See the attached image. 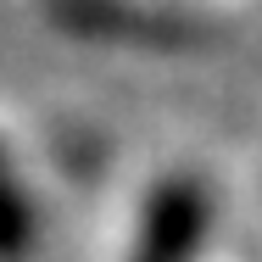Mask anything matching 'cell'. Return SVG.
Instances as JSON below:
<instances>
[{
	"mask_svg": "<svg viewBox=\"0 0 262 262\" xmlns=\"http://www.w3.org/2000/svg\"><path fill=\"white\" fill-rule=\"evenodd\" d=\"M45 23L61 28L67 39L90 45H134V51H184L207 45L212 23L195 6L173 0H39Z\"/></svg>",
	"mask_w": 262,
	"mask_h": 262,
	"instance_id": "6da1fadb",
	"label": "cell"
},
{
	"mask_svg": "<svg viewBox=\"0 0 262 262\" xmlns=\"http://www.w3.org/2000/svg\"><path fill=\"white\" fill-rule=\"evenodd\" d=\"M212 234V190L195 173H167L151 184L128 262H201Z\"/></svg>",
	"mask_w": 262,
	"mask_h": 262,
	"instance_id": "7a4b0ae2",
	"label": "cell"
},
{
	"mask_svg": "<svg viewBox=\"0 0 262 262\" xmlns=\"http://www.w3.org/2000/svg\"><path fill=\"white\" fill-rule=\"evenodd\" d=\"M34 251H39V207L0 145V262H28Z\"/></svg>",
	"mask_w": 262,
	"mask_h": 262,
	"instance_id": "3957f363",
	"label": "cell"
}]
</instances>
